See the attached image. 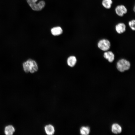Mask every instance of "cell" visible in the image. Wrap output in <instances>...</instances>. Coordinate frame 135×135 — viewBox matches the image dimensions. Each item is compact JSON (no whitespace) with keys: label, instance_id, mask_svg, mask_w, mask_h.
<instances>
[{"label":"cell","instance_id":"ba28073f","mask_svg":"<svg viewBox=\"0 0 135 135\" xmlns=\"http://www.w3.org/2000/svg\"><path fill=\"white\" fill-rule=\"evenodd\" d=\"M50 31L52 35L54 36H56L62 34L63 33V31L61 27L59 26H56L52 28Z\"/></svg>","mask_w":135,"mask_h":135},{"label":"cell","instance_id":"7c38bea8","mask_svg":"<svg viewBox=\"0 0 135 135\" xmlns=\"http://www.w3.org/2000/svg\"><path fill=\"white\" fill-rule=\"evenodd\" d=\"M122 130L121 127L117 124H114L112 126V132L114 134L120 133L121 132Z\"/></svg>","mask_w":135,"mask_h":135},{"label":"cell","instance_id":"5b68a950","mask_svg":"<svg viewBox=\"0 0 135 135\" xmlns=\"http://www.w3.org/2000/svg\"><path fill=\"white\" fill-rule=\"evenodd\" d=\"M28 4L33 10L36 11H40L44 8L46 3L44 0H41L37 3L30 4Z\"/></svg>","mask_w":135,"mask_h":135},{"label":"cell","instance_id":"52a82bcc","mask_svg":"<svg viewBox=\"0 0 135 135\" xmlns=\"http://www.w3.org/2000/svg\"><path fill=\"white\" fill-rule=\"evenodd\" d=\"M103 56L110 63L113 62L114 59V54L111 51L108 50L105 51L103 54Z\"/></svg>","mask_w":135,"mask_h":135},{"label":"cell","instance_id":"277c9868","mask_svg":"<svg viewBox=\"0 0 135 135\" xmlns=\"http://www.w3.org/2000/svg\"><path fill=\"white\" fill-rule=\"evenodd\" d=\"M110 46V41L106 39L100 40L97 44L98 48L101 50L105 52L108 51L109 49Z\"/></svg>","mask_w":135,"mask_h":135},{"label":"cell","instance_id":"6da1fadb","mask_svg":"<svg viewBox=\"0 0 135 135\" xmlns=\"http://www.w3.org/2000/svg\"><path fill=\"white\" fill-rule=\"evenodd\" d=\"M22 66L24 72L26 73H31L36 72L38 66L36 62L31 59H28L23 63Z\"/></svg>","mask_w":135,"mask_h":135},{"label":"cell","instance_id":"3957f363","mask_svg":"<svg viewBox=\"0 0 135 135\" xmlns=\"http://www.w3.org/2000/svg\"><path fill=\"white\" fill-rule=\"evenodd\" d=\"M116 14L120 17H123L128 12V9L126 6L122 4L116 6L114 8Z\"/></svg>","mask_w":135,"mask_h":135},{"label":"cell","instance_id":"30bf717a","mask_svg":"<svg viewBox=\"0 0 135 135\" xmlns=\"http://www.w3.org/2000/svg\"><path fill=\"white\" fill-rule=\"evenodd\" d=\"M77 62L76 58L74 56H69L68 58L67 63L68 65L70 67H73L76 64Z\"/></svg>","mask_w":135,"mask_h":135},{"label":"cell","instance_id":"7a4b0ae2","mask_svg":"<svg viewBox=\"0 0 135 135\" xmlns=\"http://www.w3.org/2000/svg\"><path fill=\"white\" fill-rule=\"evenodd\" d=\"M130 62L124 59L119 60L116 63V68L118 70L123 72L129 70L130 67Z\"/></svg>","mask_w":135,"mask_h":135},{"label":"cell","instance_id":"5bb4252c","mask_svg":"<svg viewBox=\"0 0 135 135\" xmlns=\"http://www.w3.org/2000/svg\"><path fill=\"white\" fill-rule=\"evenodd\" d=\"M90 131V128L88 126L82 127L80 130V134L82 135H88Z\"/></svg>","mask_w":135,"mask_h":135},{"label":"cell","instance_id":"8992f818","mask_svg":"<svg viewBox=\"0 0 135 135\" xmlns=\"http://www.w3.org/2000/svg\"><path fill=\"white\" fill-rule=\"evenodd\" d=\"M115 30L118 34H120L124 32L126 30V24L122 22L116 24L114 27Z\"/></svg>","mask_w":135,"mask_h":135},{"label":"cell","instance_id":"9a60e30c","mask_svg":"<svg viewBox=\"0 0 135 135\" xmlns=\"http://www.w3.org/2000/svg\"><path fill=\"white\" fill-rule=\"evenodd\" d=\"M128 25L132 31L135 30V20L132 19L129 20L128 22Z\"/></svg>","mask_w":135,"mask_h":135},{"label":"cell","instance_id":"9c48e42d","mask_svg":"<svg viewBox=\"0 0 135 135\" xmlns=\"http://www.w3.org/2000/svg\"><path fill=\"white\" fill-rule=\"evenodd\" d=\"M113 0H102L101 4L102 6L106 10H109L112 7Z\"/></svg>","mask_w":135,"mask_h":135},{"label":"cell","instance_id":"8fae6325","mask_svg":"<svg viewBox=\"0 0 135 135\" xmlns=\"http://www.w3.org/2000/svg\"><path fill=\"white\" fill-rule=\"evenodd\" d=\"M15 131L14 127L11 125H9L6 126L4 129V133L6 135H12Z\"/></svg>","mask_w":135,"mask_h":135},{"label":"cell","instance_id":"2e32d148","mask_svg":"<svg viewBox=\"0 0 135 135\" xmlns=\"http://www.w3.org/2000/svg\"><path fill=\"white\" fill-rule=\"evenodd\" d=\"M38 0H27L28 4L36 3Z\"/></svg>","mask_w":135,"mask_h":135},{"label":"cell","instance_id":"4fadbf2b","mask_svg":"<svg viewBox=\"0 0 135 135\" xmlns=\"http://www.w3.org/2000/svg\"><path fill=\"white\" fill-rule=\"evenodd\" d=\"M45 130L46 133L48 135L53 134L54 132L53 126L51 125L46 126L45 127Z\"/></svg>","mask_w":135,"mask_h":135}]
</instances>
